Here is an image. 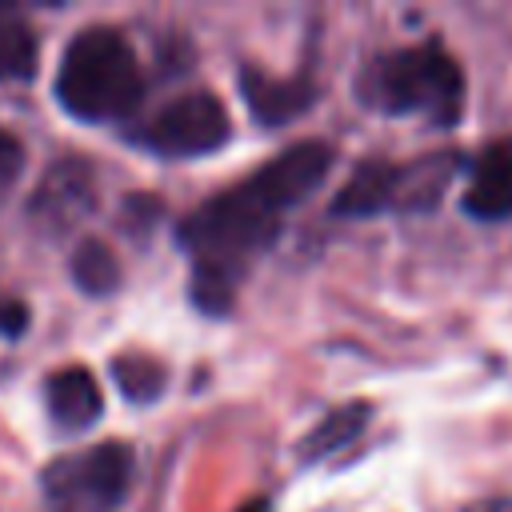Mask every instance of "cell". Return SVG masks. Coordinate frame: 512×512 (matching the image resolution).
I'll use <instances>...</instances> for the list:
<instances>
[{"instance_id":"18","label":"cell","mask_w":512,"mask_h":512,"mask_svg":"<svg viewBox=\"0 0 512 512\" xmlns=\"http://www.w3.org/2000/svg\"><path fill=\"white\" fill-rule=\"evenodd\" d=\"M28 324H32L28 304L16 300V296H0V336H4V340H16V336L28 332Z\"/></svg>"},{"instance_id":"13","label":"cell","mask_w":512,"mask_h":512,"mask_svg":"<svg viewBox=\"0 0 512 512\" xmlns=\"http://www.w3.org/2000/svg\"><path fill=\"white\" fill-rule=\"evenodd\" d=\"M68 276H72V284H76L84 296H112V292L120 288V280H124L120 260H116L112 248H108L104 240H96V236H84V240L72 248V256H68Z\"/></svg>"},{"instance_id":"5","label":"cell","mask_w":512,"mask_h":512,"mask_svg":"<svg viewBox=\"0 0 512 512\" xmlns=\"http://www.w3.org/2000/svg\"><path fill=\"white\" fill-rule=\"evenodd\" d=\"M232 136L224 104L208 92H180L172 96L156 116H148L140 128H132V144L164 156V160H196L216 148H224Z\"/></svg>"},{"instance_id":"14","label":"cell","mask_w":512,"mask_h":512,"mask_svg":"<svg viewBox=\"0 0 512 512\" xmlns=\"http://www.w3.org/2000/svg\"><path fill=\"white\" fill-rule=\"evenodd\" d=\"M40 60V36L36 28L16 12L0 8V84L28 80Z\"/></svg>"},{"instance_id":"17","label":"cell","mask_w":512,"mask_h":512,"mask_svg":"<svg viewBox=\"0 0 512 512\" xmlns=\"http://www.w3.org/2000/svg\"><path fill=\"white\" fill-rule=\"evenodd\" d=\"M24 144H20V136L16 132H8V128H0V196L20 180V172H24Z\"/></svg>"},{"instance_id":"11","label":"cell","mask_w":512,"mask_h":512,"mask_svg":"<svg viewBox=\"0 0 512 512\" xmlns=\"http://www.w3.org/2000/svg\"><path fill=\"white\" fill-rule=\"evenodd\" d=\"M392 192H396V164L388 160H364L332 196L336 216H376L392 212Z\"/></svg>"},{"instance_id":"7","label":"cell","mask_w":512,"mask_h":512,"mask_svg":"<svg viewBox=\"0 0 512 512\" xmlns=\"http://www.w3.org/2000/svg\"><path fill=\"white\" fill-rule=\"evenodd\" d=\"M236 80H240V96H244L252 120L264 128L292 124L296 116H304L316 104V88L304 76H268L256 64H240Z\"/></svg>"},{"instance_id":"20","label":"cell","mask_w":512,"mask_h":512,"mask_svg":"<svg viewBox=\"0 0 512 512\" xmlns=\"http://www.w3.org/2000/svg\"><path fill=\"white\" fill-rule=\"evenodd\" d=\"M240 512H272V504H268V496H256V500H248Z\"/></svg>"},{"instance_id":"9","label":"cell","mask_w":512,"mask_h":512,"mask_svg":"<svg viewBox=\"0 0 512 512\" xmlns=\"http://www.w3.org/2000/svg\"><path fill=\"white\" fill-rule=\"evenodd\" d=\"M464 212L472 220H504L512 216V136L492 140L476 152L464 184Z\"/></svg>"},{"instance_id":"3","label":"cell","mask_w":512,"mask_h":512,"mask_svg":"<svg viewBox=\"0 0 512 512\" xmlns=\"http://www.w3.org/2000/svg\"><path fill=\"white\" fill-rule=\"evenodd\" d=\"M360 104L388 116H424L440 128L456 124L464 112V72L436 40L380 52L364 64L356 80Z\"/></svg>"},{"instance_id":"16","label":"cell","mask_w":512,"mask_h":512,"mask_svg":"<svg viewBox=\"0 0 512 512\" xmlns=\"http://www.w3.org/2000/svg\"><path fill=\"white\" fill-rule=\"evenodd\" d=\"M160 212H164V204H160L156 196L136 192V196H128V200L120 204V228H124V232H148V228L160 220Z\"/></svg>"},{"instance_id":"4","label":"cell","mask_w":512,"mask_h":512,"mask_svg":"<svg viewBox=\"0 0 512 512\" xmlns=\"http://www.w3.org/2000/svg\"><path fill=\"white\" fill-rule=\"evenodd\" d=\"M132 484V448L104 440L68 456H56L40 472V488L52 512H116Z\"/></svg>"},{"instance_id":"10","label":"cell","mask_w":512,"mask_h":512,"mask_svg":"<svg viewBox=\"0 0 512 512\" xmlns=\"http://www.w3.org/2000/svg\"><path fill=\"white\" fill-rule=\"evenodd\" d=\"M460 160L452 152L420 156L412 164H396V204L392 212H428L440 204L444 188L452 184Z\"/></svg>"},{"instance_id":"12","label":"cell","mask_w":512,"mask_h":512,"mask_svg":"<svg viewBox=\"0 0 512 512\" xmlns=\"http://www.w3.org/2000/svg\"><path fill=\"white\" fill-rule=\"evenodd\" d=\"M368 420H372V404H364V400H352V404L332 408V412L320 416V424L296 444L300 464H316V460H324V456L348 448V444L368 428Z\"/></svg>"},{"instance_id":"2","label":"cell","mask_w":512,"mask_h":512,"mask_svg":"<svg viewBox=\"0 0 512 512\" xmlns=\"http://www.w3.org/2000/svg\"><path fill=\"white\" fill-rule=\"evenodd\" d=\"M52 96L68 116H76L84 124L128 120L140 108L144 72L136 64L132 44L124 40V32L112 24L76 28L60 52Z\"/></svg>"},{"instance_id":"8","label":"cell","mask_w":512,"mask_h":512,"mask_svg":"<svg viewBox=\"0 0 512 512\" xmlns=\"http://www.w3.org/2000/svg\"><path fill=\"white\" fill-rule=\"evenodd\" d=\"M44 408H48L52 428L72 436V432H88L100 420L104 396H100L96 376L84 364H64L44 376Z\"/></svg>"},{"instance_id":"15","label":"cell","mask_w":512,"mask_h":512,"mask_svg":"<svg viewBox=\"0 0 512 512\" xmlns=\"http://www.w3.org/2000/svg\"><path fill=\"white\" fill-rule=\"evenodd\" d=\"M108 372H112L120 396L132 400V404H152L164 392V380H168L164 364L156 356H148V352H116Z\"/></svg>"},{"instance_id":"1","label":"cell","mask_w":512,"mask_h":512,"mask_svg":"<svg viewBox=\"0 0 512 512\" xmlns=\"http://www.w3.org/2000/svg\"><path fill=\"white\" fill-rule=\"evenodd\" d=\"M336 148L328 140H296L264 160L256 172L220 188L176 224V244L192 252V284L208 296L236 300L248 260L272 244L280 216L304 204L332 172Z\"/></svg>"},{"instance_id":"19","label":"cell","mask_w":512,"mask_h":512,"mask_svg":"<svg viewBox=\"0 0 512 512\" xmlns=\"http://www.w3.org/2000/svg\"><path fill=\"white\" fill-rule=\"evenodd\" d=\"M468 512H512V496H492V500H480V504H472Z\"/></svg>"},{"instance_id":"6","label":"cell","mask_w":512,"mask_h":512,"mask_svg":"<svg viewBox=\"0 0 512 512\" xmlns=\"http://www.w3.org/2000/svg\"><path fill=\"white\" fill-rule=\"evenodd\" d=\"M92 208H96V172L84 156L52 160L28 196V220L48 236L68 232Z\"/></svg>"}]
</instances>
